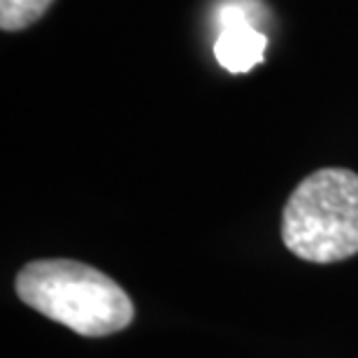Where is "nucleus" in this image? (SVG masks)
Instances as JSON below:
<instances>
[{
  "instance_id": "3",
  "label": "nucleus",
  "mask_w": 358,
  "mask_h": 358,
  "mask_svg": "<svg viewBox=\"0 0 358 358\" xmlns=\"http://www.w3.org/2000/svg\"><path fill=\"white\" fill-rule=\"evenodd\" d=\"M268 35L259 31L245 7L226 5L217 14V40H214V59L224 70L233 75L249 73L266 59Z\"/></svg>"
},
{
  "instance_id": "1",
  "label": "nucleus",
  "mask_w": 358,
  "mask_h": 358,
  "mask_svg": "<svg viewBox=\"0 0 358 358\" xmlns=\"http://www.w3.org/2000/svg\"><path fill=\"white\" fill-rule=\"evenodd\" d=\"M21 303L84 338H105L131 326L135 317L128 293L105 272L80 261H33L19 270Z\"/></svg>"
},
{
  "instance_id": "2",
  "label": "nucleus",
  "mask_w": 358,
  "mask_h": 358,
  "mask_svg": "<svg viewBox=\"0 0 358 358\" xmlns=\"http://www.w3.org/2000/svg\"><path fill=\"white\" fill-rule=\"evenodd\" d=\"M282 240L310 263H338L358 254V175L321 168L286 200Z\"/></svg>"
},
{
  "instance_id": "4",
  "label": "nucleus",
  "mask_w": 358,
  "mask_h": 358,
  "mask_svg": "<svg viewBox=\"0 0 358 358\" xmlns=\"http://www.w3.org/2000/svg\"><path fill=\"white\" fill-rule=\"evenodd\" d=\"M54 0H0V26L3 31H24L42 19Z\"/></svg>"
}]
</instances>
